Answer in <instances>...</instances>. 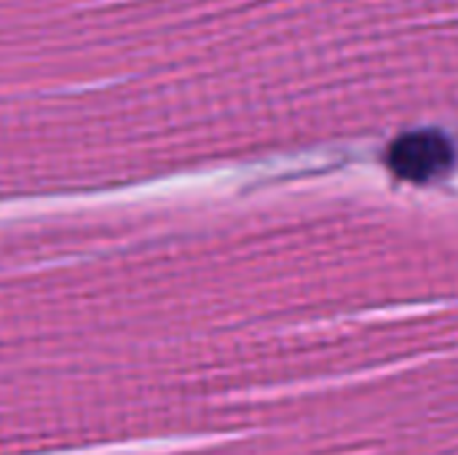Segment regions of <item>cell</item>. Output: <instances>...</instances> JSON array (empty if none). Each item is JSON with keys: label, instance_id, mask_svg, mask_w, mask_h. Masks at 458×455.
Here are the masks:
<instances>
[{"label": "cell", "instance_id": "6da1fadb", "mask_svg": "<svg viewBox=\"0 0 458 455\" xmlns=\"http://www.w3.org/2000/svg\"><path fill=\"white\" fill-rule=\"evenodd\" d=\"M456 150L451 139L440 131H411L392 142L389 169L411 182H429L454 166Z\"/></svg>", "mask_w": 458, "mask_h": 455}]
</instances>
